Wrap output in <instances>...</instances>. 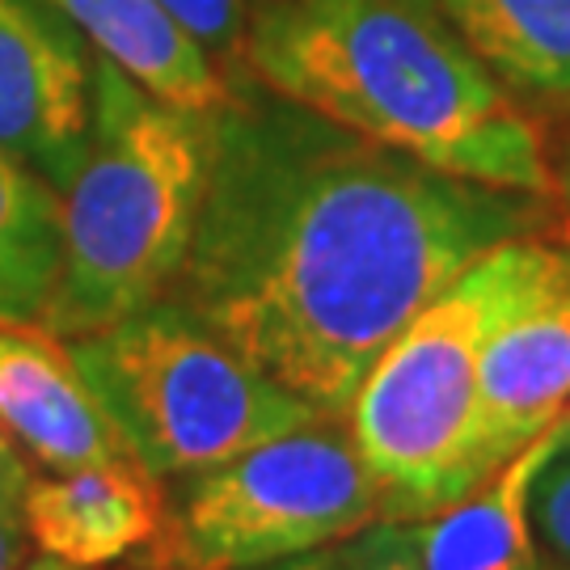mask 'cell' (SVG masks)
<instances>
[{
	"label": "cell",
	"mask_w": 570,
	"mask_h": 570,
	"mask_svg": "<svg viewBox=\"0 0 570 570\" xmlns=\"http://www.w3.org/2000/svg\"><path fill=\"white\" fill-rule=\"evenodd\" d=\"M178 287L245 364L330 423L406 322L550 199L452 178L233 77Z\"/></svg>",
	"instance_id": "6da1fadb"
},
{
	"label": "cell",
	"mask_w": 570,
	"mask_h": 570,
	"mask_svg": "<svg viewBox=\"0 0 570 570\" xmlns=\"http://www.w3.org/2000/svg\"><path fill=\"white\" fill-rule=\"evenodd\" d=\"M245 77L440 174L558 195L537 122L440 0H266Z\"/></svg>",
	"instance_id": "7a4b0ae2"
},
{
	"label": "cell",
	"mask_w": 570,
	"mask_h": 570,
	"mask_svg": "<svg viewBox=\"0 0 570 570\" xmlns=\"http://www.w3.org/2000/svg\"><path fill=\"white\" fill-rule=\"evenodd\" d=\"M216 153V115L148 94L98 56L94 127L60 190V279L39 326L63 343L165 301L186 271Z\"/></svg>",
	"instance_id": "3957f363"
},
{
	"label": "cell",
	"mask_w": 570,
	"mask_h": 570,
	"mask_svg": "<svg viewBox=\"0 0 570 570\" xmlns=\"http://www.w3.org/2000/svg\"><path fill=\"white\" fill-rule=\"evenodd\" d=\"M567 237L529 233L469 263L381 351L346 410V431L381 494V520H428L487 482L478 385L494 330L546 284Z\"/></svg>",
	"instance_id": "277c9868"
},
{
	"label": "cell",
	"mask_w": 570,
	"mask_h": 570,
	"mask_svg": "<svg viewBox=\"0 0 570 570\" xmlns=\"http://www.w3.org/2000/svg\"><path fill=\"white\" fill-rule=\"evenodd\" d=\"M131 461L186 482L322 414L275 385L174 296L68 343Z\"/></svg>",
	"instance_id": "5b68a950"
},
{
	"label": "cell",
	"mask_w": 570,
	"mask_h": 570,
	"mask_svg": "<svg viewBox=\"0 0 570 570\" xmlns=\"http://www.w3.org/2000/svg\"><path fill=\"white\" fill-rule=\"evenodd\" d=\"M381 520L351 431L330 419L186 478L165 511L161 570H258L322 550Z\"/></svg>",
	"instance_id": "8992f818"
},
{
	"label": "cell",
	"mask_w": 570,
	"mask_h": 570,
	"mask_svg": "<svg viewBox=\"0 0 570 570\" xmlns=\"http://www.w3.org/2000/svg\"><path fill=\"white\" fill-rule=\"evenodd\" d=\"M98 51L51 0H0V153L60 195L94 127Z\"/></svg>",
	"instance_id": "52a82bcc"
},
{
	"label": "cell",
	"mask_w": 570,
	"mask_h": 570,
	"mask_svg": "<svg viewBox=\"0 0 570 570\" xmlns=\"http://www.w3.org/2000/svg\"><path fill=\"white\" fill-rule=\"evenodd\" d=\"M570 406V237L546 284L494 330L478 385V456L503 469Z\"/></svg>",
	"instance_id": "ba28073f"
},
{
	"label": "cell",
	"mask_w": 570,
	"mask_h": 570,
	"mask_svg": "<svg viewBox=\"0 0 570 570\" xmlns=\"http://www.w3.org/2000/svg\"><path fill=\"white\" fill-rule=\"evenodd\" d=\"M0 431L56 473L131 461L68 343L42 326H0Z\"/></svg>",
	"instance_id": "9c48e42d"
},
{
	"label": "cell",
	"mask_w": 570,
	"mask_h": 570,
	"mask_svg": "<svg viewBox=\"0 0 570 570\" xmlns=\"http://www.w3.org/2000/svg\"><path fill=\"white\" fill-rule=\"evenodd\" d=\"M153 482L136 461L63 469L30 482L21 520L42 553L72 567H115L161 541L165 508Z\"/></svg>",
	"instance_id": "30bf717a"
},
{
	"label": "cell",
	"mask_w": 570,
	"mask_h": 570,
	"mask_svg": "<svg viewBox=\"0 0 570 570\" xmlns=\"http://www.w3.org/2000/svg\"><path fill=\"white\" fill-rule=\"evenodd\" d=\"M553 461L550 435L541 431L503 469L461 503L410 520V541L423 570H546V553L532 524L537 473Z\"/></svg>",
	"instance_id": "8fae6325"
},
{
	"label": "cell",
	"mask_w": 570,
	"mask_h": 570,
	"mask_svg": "<svg viewBox=\"0 0 570 570\" xmlns=\"http://www.w3.org/2000/svg\"><path fill=\"white\" fill-rule=\"evenodd\" d=\"M89 47L165 102L216 115L233 85L225 68L157 0H51Z\"/></svg>",
	"instance_id": "7c38bea8"
},
{
	"label": "cell",
	"mask_w": 570,
	"mask_h": 570,
	"mask_svg": "<svg viewBox=\"0 0 570 570\" xmlns=\"http://www.w3.org/2000/svg\"><path fill=\"white\" fill-rule=\"evenodd\" d=\"M511 94L570 98V0H440Z\"/></svg>",
	"instance_id": "4fadbf2b"
},
{
	"label": "cell",
	"mask_w": 570,
	"mask_h": 570,
	"mask_svg": "<svg viewBox=\"0 0 570 570\" xmlns=\"http://www.w3.org/2000/svg\"><path fill=\"white\" fill-rule=\"evenodd\" d=\"M60 195L0 153V326H39L60 279Z\"/></svg>",
	"instance_id": "5bb4252c"
},
{
	"label": "cell",
	"mask_w": 570,
	"mask_h": 570,
	"mask_svg": "<svg viewBox=\"0 0 570 570\" xmlns=\"http://www.w3.org/2000/svg\"><path fill=\"white\" fill-rule=\"evenodd\" d=\"M157 4L225 68L228 81L245 77V39L254 21L249 0H157Z\"/></svg>",
	"instance_id": "9a60e30c"
},
{
	"label": "cell",
	"mask_w": 570,
	"mask_h": 570,
	"mask_svg": "<svg viewBox=\"0 0 570 570\" xmlns=\"http://www.w3.org/2000/svg\"><path fill=\"white\" fill-rule=\"evenodd\" d=\"M532 524L546 553V570H570V452L537 473Z\"/></svg>",
	"instance_id": "2e32d148"
},
{
	"label": "cell",
	"mask_w": 570,
	"mask_h": 570,
	"mask_svg": "<svg viewBox=\"0 0 570 570\" xmlns=\"http://www.w3.org/2000/svg\"><path fill=\"white\" fill-rule=\"evenodd\" d=\"M355 546V570H423L410 541V529L397 520H376L364 532L351 537Z\"/></svg>",
	"instance_id": "e0dca14e"
},
{
	"label": "cell",
	"mask_w": 570,
	"mask_h": 570,
	"mask_svg": "<svg viewBox=\"0 0 570 570\" xmlns=\"http://www.w3.org/2000/svg\"><path fill=\"white\" fill-rule=\"evenodd\" d=\"M30 482H35V473L26 465V456H21L18 444L0 431V508L21 511V499H26Z\"/></svg>",
	"instance_id": "ac0fdd59"
},
{
	"label": "cell",
	"mask_w": 570,
	"mask_h": 570,
	"mask_svg": "<svg viewBox=\"0 0 570 570\" xmlns=\"http://www.w3.org/2000/svg\"><path fill=\"white\" fill-rule=\"evenodd\" d=\"M258 570H355V546L351 541H334V546L296 553V558H284V562H271V567Z\"/></svg>",
	"instance_id": "d6986e66"
},
{
	"label": "cell",
	"mask_w": 570,
	"mask_h": 570,
	"mask_svg": "<svg viewBox=\"0 0 570 570\" xmlns=\"http://www.w3.org/2000/svg\"><path fill=\"white\" fill-rule=\"evenodd\" d=\"M30 558V532L18 508H0V570H21Z\"/></svg>",
	"instance_id": "ffe728a7"
},
{
	"label": "cell",
	"mask_w": 570,
	"mask_h": 570,
	"mask_svg": "<svg viewBox=\"0 0 570 570\" xmlns=\"http://www.w3.org/2000/svg\"><path fill=\"white\" fill-rule=\"evenodd\" d=\"M546 435H550V444H553V461H558V456H567L570 452V406L553 419L550 428H546Z\"/></svg>",
	"instance_id": "44dd1931"
},
{
	"label": "cell",
	"mask_w": 570,
	"mask_h": 570,
	"mask_svg": "<svg viewBox=\"0 0 570 570\" xmlns=\"http://www.w3.org/2000/svg\"><path fill=\"white\" fill-rule=\"evenodd\" d=\"M21 570H94V567H72V562H63V558L42 553V558H26V567Z\"/></svg>",
	"instance_id": "7402d4cb"
},
{
	"label": "cell",
	"mask_w": 570,
	"mask_h": 570,
	"mask_svg": "<svg viewBox=\"0 0 570 570\" xmlns=\"http://www.w3.org/2000/svg\"><path fill=\"white\" fill-rule=\"evenodd\" d=\"M558 195H562L570 207V136H567V153H562V174H558Z\"/></svg>",
	"instance_id": "603a6c76"
}]
</instances>
